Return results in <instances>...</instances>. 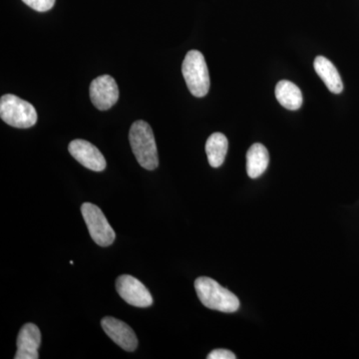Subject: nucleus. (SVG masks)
<instances>
[{
	"label": "nucleus",
	"mask_w": 359,
	"mask_h": 359,
	"mask_svg": "<svg viewBox=\"0 0 359 359\" xmlns=\"http://www.w3.org/2000/svg\"><path fill=\"white\" fill-rule=\"evenodd\" d=\"M184 79L192 95L201 98L210 90V75L204 55L198 50L187 53L182 65Z\"/></svg>",
	"instance_id": "3"
},
{
	"label": "nucleus",
	"mask_w": 359,
	"mask_h": 359,
	"mask_svg": "<svg viewBox=\"0 0 359 359\" xmlns=\"http://www.w3.org/2000/svg\"><path fill=\"white\" fill-rule=\"evenodd\" d=\"M276 97L278 103L289 110H299L302 105L301 89L292 82L282 80L276 86Z\"/></svg>",
	"instance_id": "12"
},
{
	"label": "nucleus",
	"mask_w": 359,
	"mask_h": 359,
	"mask_svg": "<svg viewBox=\"0 0 359 359\" xmlns=\"http://www.w3.org/2000/svg\"><path fill=\"white\" fill-rule=\"evenodd\" d=\"M82 216L88 228L92 240L101 247H108L114 243L116 233L100 208L91 203H84L81 207Z\"/></svg>",
	"instance_id": "5"
},
{
	"label": "nucleus",
	"mask_w": 359,
	"mask_h": 359,
	"mask_svg": "<svg viewBox=\"0 0 359 359\" xmlns=\"http://www.w3.org/2000/svg\"><path fill=\"white\" fill-rule=\"evenodd\" d=\"M269 155L263 144L256 143L247 153V172L250 178L257 179L266 172L269 166Z\"/></svg>",
	"instance_id": "13"
},
{
	"label": "nucleus",
	"mask_w": 359,
	"mask_h": 359,
	"mask_svg": "<svg viewBox=\"0 0 359 359\" xmlns=\"http://www.w3.org/2000/svg\"><path fill=\"white\" fill-rule=\"evenodd\" d=\"M195 290L205 308L226 313H236L240 308L238 297L211 278L201 276L197 278Z\"/></svg>",
	"instance_id": "2"
},
{
	"label": "nucleus",
	"mask_w": 359,
	"mask_h": 359,
	"mask_svg": "<svg viewBox=\"0 0 359 359\" xmlns=\"http://www.w3.org/2000/svg\"><path fill=\"white\" fill-rule=\"evenodd\" d=\"M101 325L105 334L124 351H134L138 346L134 330L124 321L107 316L103 318Z\"/></svg>",
	"instance_id": "9"
},
{
	"label": "nucleus",
	"mask_w": 359,
	"mask_h": 359,
	"mask_svg": "<svg viewBox=\"0 0 359 359\" xmlns=\"http://www.w3.org/2000/svg\"><path fill=\"white\" fill-rule=\"evenodd\" d=\"M22 1L39 13L50 11L55 4V0H22Z\"/></svg>",
	"instance_id": "15"
},
{
	"label": "nucleus",
	"mask_w": 359,
	"mask_h": 359,
	"mask_svg": "<svg viewBox=\"0 0 359 359\" xmlns=\"http://www.w3.org/2000/svg\"><path fill=\"white\" fill-rule=\"evenodd\" d=\"M119 89L115 79L110 75L97 77L90 85V99L97 109H110L117 103Z\"/></svg>",
	"instance_id": "7"
},
{
	"label": "nucleus",
	"mask_w": 359,
	"mask_h": 359,
	"mask_svg": "<svg viewBox=\"0 0 359 359\" xmlns=\"http://www.w3.org/2000/svg\"><path fill=\"white\" fill-rule=\"evenodd\" d=\"M314 70L316 74L325 82V86L334 94L341 93L344 90L341 77L337 67L325 56H318L314 59Z\"/></svg>",
	"instance_id": "11"
},
{
	"label": "nucleus",
	"mask_w": 359,
	"mask_h": 359,
	"mask_svg": "<svg viewBox=\"0 0 359 359\" xmlns=\"http://www.w3.org/2000/svg\"><path fill=\"white\" fill-rule=\"evenodd\" d=\"M0 117L14 128H30L37 122V112L32 104L13 94L0 99Z\"/></svg>",
	"instance_id": "4"
},
{
	"label": "nucleus",
	"mask_w": 359,
	"mask_h": 359,
	"mask_svg": "<svg viewBox=\"0 0 359 359\" xmlns=\"http://www.w3.org/2000/svg\"><path fill=\"white\" fill-rule=\"evenodd\" d=\"M228 148V139L224 134L214 133L209 137L205 143V153L209 164L212 168H219L223 165Z\"/></svg>",
	"instance_id": "14"
},
{
	"label": "nucleus",
	"mask_w": 359,
	"mask_h": 359,
	"mask_svg": "<svg viewBox=\"0 0 359 359\" xmlns=\"http://www.w3.org/2000/svg\"><path fill=\"white\" fill-rule=\"evenodd\" d=\"M71 156L82 166L94 172H102L106 168V160L102 153L88 141L73 140L68 147Z\"/></svg>",
	"instance_id": "8"
},
{
	"label": "nucleus",
	"mask_w": 359,
	"mask_h": 359,
	"mask_svg": "<svg viewBox=\"0 0 359 359\" xmlns=\"http://www.w3.org/2000/svg\"><path fill=\"white\" fill-rule=\"evenodd\" d=\"M41 344V334L39 327L26 323L21 328L18 337V351L15 359H39V348Z\"/></svg>",
	"instance_id": "10"
},
{
	"label": "nucleus",
	"mask_w": 359,
	"mask_h": 359,
	"mask_svg": "<svg viewBox=\"0 0 359 359\" xmlns=\"http://www.w3.org/2000/svg\"><path fill=\"white\" fill-rule=\"evenodd\" d=\"M116 290L127 304L136 308H148L152 306L153 297L147 287L129 275L120 276L116 280Z\"/></svg>",
	"instance_id": "6"
},
{
	"label": "nucleus",
	"mask_w": 359,
	"mask_h": 359,
	"mask_svg": "<svg viewBox=\"0 0 359 359\" xmlns=\"http://www.w3.org/2000/svg\"><path fill=\"white\" fill-rule=\"evenodd\" d=\"M129 140L135 157L144 169L152 171L159 165L157 145L154 133L147 122L139 121L132 124Z\"/></svg>",
	"instance_id": "1"
},
{
	"label": "nucleus",
	"mask_w": 359,
	"mask_h": 359,
	"mask_svg": "<svg viewBox=\"0 0 359 359\" xmlns=\"http://www.w3.org/2000/svg\"><path fill=\"white\" fill-rule=\"evenodd\" d=\"M208 359H236L237 356L235 353H231L226 349H215L209 355L207 356Z\"/></svg>",
	"instance_id": "16"
}]
</instances>
